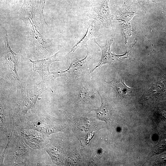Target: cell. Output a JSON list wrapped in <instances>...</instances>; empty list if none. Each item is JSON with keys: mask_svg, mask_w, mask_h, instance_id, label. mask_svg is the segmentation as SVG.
<instances>
[{"mask_svg": "<svg viewBox=\"0 0 166 166\" xmlns=\"http://www.w3.org/2000/svg\"><path fill=\"white\" fill-rule=\"evenodd\" d=\"M29 147L12 128L11 135L0 156L4 157L5 161L10 165H26L30 152Z\"/></svg>", "mask_w": 166, "mask_h": 166, "instance_id": "obj_1", "label": "cell"}, {"mask_svg": "<svg viewBox=\"0 0 166 166\" xmlns=\"http://www.w3.org/2000/svg\"><path fill=\"white\" fill-rule=\"evenodd\" d=\"M55 123L54 118L43 109L25 116L22 123L19 125L24 128L35 130L49 136L62 130Z\"/></svg>", "mask_w": 166, "mask_h": 166, "instance_id": "obj_2", "label": "cell"}, {"mask_svg": "<svg viewBox=\"0 0 166 166\" xmlns=\"http://www.w3.org/2000/svg\"><path fill=\"white\" fill-rule=\"evenodd\" d=\"M15 133L21 136L30 147L38 149L44 148L49 141L48 136L35 130L24 128L13 124Z\"/></svg>", "mask_w": 166, "mask_h": 166, "instance_id": "obj_3", "label": "cell"}, {"mask_svg": "<svg viewBox=\"0 0 166 166\" xmlns=\"http://www.w3.org/2000/svg\"><path fill=\"white\" fill-rule=\"evenodd\" d=\"M48 81L42 79L41 81L34 86L27 97L22 101H19L16 106L18 113L22 116H25L28 110L35 104L38 97L49 87Z\"/></svg>", "mask_w": 166, "mask_h": 166, "instance_id": "obj_4", "label": "cell"}, {"mask_svg": "<svg viewBox=\"0 0 166 166\" xmlns=\"http://www.w3.org/2000/svg\"><path fill=\"white\" fill-rule=\"evenodd\" d=\"M110 0H99L94 6L91 14L96 20L105 23L112 22L113 16L110 13L109 3Z\"/></svg>", "mask_w": 166, "mask_h": 166, "instance_id": "obj_5", "label": "cell"}, {"mask_svg": "<svg viewBox=\"0 0 166 166\" xmlns=\"http://www.w3.org/2000/svg\"><path fill=\"white\" fill-rule=\"evenodd\" d=\"M2 38L5 43L6 52V66L10 71L14 77L18 80H19L17 66L18 60L17 54L14 52L11 49L9 45L7 33L6 30L4 29Z\"/></svg>", "mask_w": 166, "mask_h": 166, "instance_id": "obj_6", "label": "cell"}, {"mask_svg": "<svg viewBox=\"0 0 166 166\" xmlns=\"http://www.w3.org/2000/svg\"><path fill=\"white\" fill-rule=\"evenodd\" d=\"M58 51L51 56L42 59H38L33 61L29 59L30 61L33 64V69L34 72H36L40 76L44 79L45 76H47L50 73L49 71V67L51 64L54 62L60 61L58 58Z\"/></svg>", "mask_w": 166, "mask_h": 166, "instance_id": "obj_7", "label": "cell"}, {"mask_svg": "<svg viewBox=\"0 0 166 166\" xmlns=\"http://www.w3.org/2000/svg\"><path fill=\"white\" fill-rule=\"evenodd\" d=\"M96 21H92L89 22L84 36L72 48L69 53L74 52L78 48H81L83 45L87 47V42L88 41L92 38L97 37L99 35L100 24Z\"/></svg>", "mask_w": 166, "mask_h": 166, "instance_id": "obj_8", "label": "cell"}, {"mask_svg": "<svg viewBox=\"0 0 166 166\" xmlns=\"http://www.w3.org/2000/svg\"><path fill=\"white\" fill-rule=\"evenodd\" d=\"M106 83L113 88L117 96L121 98L129 97L132 92L136 89L128 87L125 84L124 80L119 78L114 79Z\"/></svg>", "mask_w": 166, "mask_h": 166, "instance_id": "obj_9", "label": "cell"}, {"mask_svg": "<svg viewBox=\"0 0 166 166\" xmlns=\"http://www.w3.org/2000/svg\"><path fill=\"white\" fill-rule=\"evenodd\" d=\"M113 39H108L106 41V44L104 46H101L98 43L96 39H94V42L100 47L102 52V56L101 59L96 66L92 70L93 72L95 70L101 66L102 65L108 63H110L113 61V54L110 51L111 45L113 43Z\"/></svg>", "mask_w": 166, "mask_h": 166, "instance_id": "obj_10", "label": "cell"}, {"mask_svg": "<svg viewBox=\"0 0 166 166\" xmlns=\"http://www.w3.org/2000/svg\"><path fill=\"white\" fill-rule=\"evenodd\" d=\"M98 93L101 98V104L99 109L93 110L95 111L97 116L100 120L105 121L108 124L110 121L111 109L107 101L99 93Z\"/></svg>", "mask_w": 166, "mask_h": 166, "instance_id": "obj_11", "label": "cell"}, {"mask_svg": "<svg viewBox=\"0 0 166 166\" xmlns=\"http://www.w3.org/2000/svg\"><path fill=\"white\" fill-rule=\"evenodd\" d=\"M165 87L164 84L160 81L154 83L150 89L147 93V96L149 97H155L162 94L164 91Z\"/></svg>", "mask_w": 166, "mask_h": 166, "instance_id": "obj_12", "label": "cell"}, {"mask_svg": "<svg viewBox=\"0 0 166 166\" xmlns=\"http://www.w3.org/2000/svg\"><path fill=\"white\" fill-rule=\"evenodd\" d=\"M137 1L138 2H153L155 3H156L159 2V0H135Z\"/></svg>", "mask_w": 166, "mask_h": 166, "instance_id": "obj_13", "label": "cell"}]
</instances>
